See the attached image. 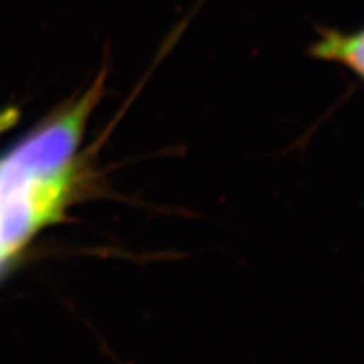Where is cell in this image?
I'll return each mask as SVG.
<instances>
[{"instance_id": "cell-1", "label": "cell", "mask_w": 364, "mask_h": 364, "mask_svg": "<svg viewBox=\"0 0 364 364\" xmlns=\"http://www.w3.org/2000/svg\"><path fill=\"white\" fill-rule=\"evenodd\" d=\"M105 79L104 68L81 97L26 136L0 161V191L72 168L70 159L81 141L88 117L104 96Z\"/></svg>"}, {"instance_id": "cell-2", "label": "cell", "mask_w": 364, "mask_h": 364, "mask_svg": "<svg viewBox=\"0 0 364 364\" xmlns=\"http://www.w3.org/2000/svg\"><path fill=\"white\" fill-rule=\"evenodd\" d=\"M73 186V167L0 191V243L14 255L41 226L58 219Z\"/></svg>"}, {"instance_id": "cell-3", "label": "cell", "mask_w": 364, "mask_h": 364, "mask_svg": "<svg viewBox=\"0 0 364 364\" xmlns=\"http://www.w3.org/2000/svg\"><path fill=\"white\" fill-rule=\"evenodd\" d=\"M311 58L346 68L364 82V25L354 31L318 28L306 49Z\"/></svg>"}, {"instance_id": "cell-4", "label": "cell", "mask_w": 364, "mask_h": 364, "mask_svg": "<svg viewBox=\"0 0 364 364\" xmlns=\"http://www.w3.org/2000/svg\"><path fill=\"white\" fill-rule=\"evenodd\" d=\"M6 258V255H5V252H4V247H2V243H0V264L4 263V259Z\"/></svg>"}]
</instances>
